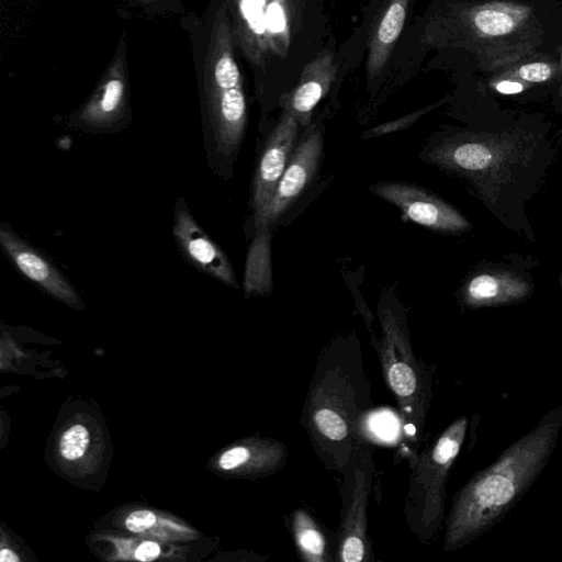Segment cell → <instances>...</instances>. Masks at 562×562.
<instances>
[{
  "instance_id": "1",
  "label": "cell",
  "mask_w": 562,
  "mask_h": 562,
  "mask_svg": "<svg viewBox=\"0 0 562 562\" xmlns=\"http://www.w3.org/2000/svg\"><path fill=\"white\" fill-rule=\"evenodd\" d=\"M380 322L382 338L378 351L382 372L398 403L403 439L407 449L415 452L422 441L428 405L426 374L400 318L384 310Z\"/></svg>"
},
{
  "instance_id": "2",
  "label": "cell",
  "mask_w": 562,
  "mask_h": 562,
  "mask_svg": "<svg viewBox=\"0 0 562 562\" xmlns=\"http://www.w3.org/2000/svg\"><path fill=\"white\" fill-rule=\"evenodd\" d=\"M465 426L463 418L453 423L413 465L404 512L409 529L424 543L440 524L446 477L459 453Z\"/></svg>"
},
{
  "instance_id": "3",
  "label": "cell",
  "mask_w": 562,
  "mask_h": 562,
  "mask_svg": "<svg viewBox=\"0 0 562 562\" xmlns=\"http://www.w3.org/2000/svg\"><path fill=\"white\" fill-rule=\"evenodd\" d=\"M323 151V135L310 130L297 142L272 195L254 216V227L269 229L301 196L314 179Z\"/></svg>"
},
{
  "instance_id": "4",
  "label": "cell",
  "mask_w": 562,
  "mask_h": 562,
  "mask_svg": "<svg viewBox=\"0 0 562 562\" xmlns=\"http://www.w3.org/2000/svg\"><path fill=\"white\" fill-rule=\"evenodd\" d=\"M370 190L381 199L396 205L416 224L436 232L468 231V220L452 205L419 187L395 181L378 182Z\"/></svg>"
},
{
  "instance_id": "5",
  "label": "cell",
  "mask_w": 562,
  "mask_h": 562,
  "mask_svg": "<svg viewBox=\"0 0 562 562\" xmlns=\"http://www.w3.org/2000/svg\"><path fill=\"white\" fill-rule=\"evenodd\" d=\"M495 137L464 135L443 142L428 153L434 164L451 171L480 175L503 169L515 158L513 145Z\"/></svg>"
},
{
  "instance_id": "6",
  "label": "cell",
  "mask_w": 562,
  "mask_h": 562,
  "mask_svg": "<svg viewBox=\"0 0 562 562\" xmlns=\"http://www.w3.org/2000/svg\"><path fill=\"white\" fill-rule=\"evenodd\" d=\"M172 235L180 251L195 268L228 286L238 288L226 254L199 226L182 198L175 204Z\"/></svg>"
},
{
  "instance_id": "7",
  "label": "cell",
  "mask_w": 562,
  "mask_h": 562,
  "mask_svg": "<svg viewBox=\"0 0 562 562\" xmlns=\"http://www.w3.org/2000/svg\"><path fill=\"white\" fill-rule=\"evenodd\" d=\"M297 142V120L288 113L270 133L257 164L250 199L252 215L272 195Z\"/></svg>"
},
{
  "instance_id": "8",
  "label": "cell",
  "mask_w": 562,
  "mask_h": 562,
  "mask_svg": "<svg viewBox=\"0 0 562 562\" xmlns=\"http://www.w3.org/2000/svg\"><path fill=\"white\" fill-rule=\"evenodd\" d=\"M0 245L14 266L42 290L68 304L80 303L75 286L65 276L40 250L4 224L0 227Z\"/></svg>"
},
{
  "instance_id": "9",
  "label": "cell",
  "mask_w": 562,
  "mask_h": 562,
  "mask_svg": "<svg viewBox=\"0 0 562 562\" xmlns=\"http://www.w3.org/2000/svg\"><path fill=\"white\" fill-rule=\"evenodd\" d=\"M350 502L341 525L337 559L344 562L370 560V543L367 535V504L370 476L366 469L357 468L353 473Z\"/></svg>"
},
{
  "instance_id": "10",
  "label": "cell",
  "mask_w": 562,
  "mask_h": 562,
  "mask_svg": "<svg viewBox=\"0 0 562 562\" xmlns=\"http://www.w3.org/2000/svg\"><path fill=\"white\" fill-rule=\"evenodd\" d=\"M529 283L510 271H482L473 276L463 288V300L471 306L510 303L527 296Z\"/></svg>"
},
{
  "instance_id": "11",
  "label": "cell",
  "mask_w": 562,
  "mask_h": 562,
  "mask_svg": "<svg viewBox=\"0 0 562 562\" xmlns=\"http://www.w3.org/2000/svg\"><path fill=\"white\" fill-rule=\"evenodd\" d=\"M529 8L507 2H492L475 9L472 23L484 37H498L513 33L529 15Z\"/></svg>"
},
{
  "instance_id": "12",
  "label": "cell",
  "mask_w": 562,
  "mask_h": 562,
  "mask_svg": "<svg viewBox=\"0 0 562 562\" xmlns=\"http://www.w3.org/2000/svg\"><path fill=\"white\" fill-rule=\"evenodd\" d=\"M271 288L270 234L269 229H258L247 255L244 290L247 295H267Z\"/></svg>"
},
{
  "instance_id": "13",
  "label": "cell",
  "mask_w": 562,
  "mask_h": 562,
  "mask_svg": "<svg viewBox=\"0 0 562 562\" xmlns=\"http://www.w3.org/2000/svg\"><path fill=\"white\" fill-rule=\"evenodd\" d=\"M293 538L304 561H326V540L318 525L304 510L297 509L292 516Z\"/></svg>"
},
{
  "instance_id": "14",
  "label": "cell",
  "mask_w": 562,
  "mask_h": 562,
  "mask_svg": "<svg viewBox=\"0 0 562 562\" xmlns=\"http://www.w3.org/2000/svg\"><path fill=\"white\" fill-rule=\"evenodd\" d=\"M312 429L323 439L334 442L346 440L349 436V424L346 415L339 407L327 400L321 402L312 412Z\"/></svg>"
},
{
  "instance_id": "15",
  "label": "cell",
  "mask_w": 562,
  "mask_h": 562,
  "mask_svg": "<svg viewBox=\"0 0 562 562\" xmlns=\"http://www.w3.org/2000/svg\"><path fill=\"white\" fill-rule=\"evenodd\" d=\"M88 443V429L80 424H76L68 428L61 436L59 450L65 459L76 460L85 454Z\"/></svg>"
},
{
  "instance_id": "16",
  "label": "cell",
  "mask_w": 562,
  "mask_h": 562,
  "mask_svg": "<svg viewBox=\"0 0 562 562\" xmlns=\"http://www.w3.org/2000/svg\"><path fill=\"white\" fill-rule=\"evenodd\" d=\"M405 20L403 4L395 1L386 11L378 31V37L383 44L394 42L400 35Z\"/></svg>"
},
{
  "instance_id": "17",
  "label": "cell",
  "mask_w": 562,
  "mask_h": 562,
  "mask_svg": "<svg viewBox=\"0 0 562 562\" xmlns=\"http://www.w3.org/2000/svg\"><path fill=\"white\" fill-rule=\"evenodd\" d=\"M323 87L319 82L311 80L299 87L295 91L291 105L293 112L300 116L310 113L316 103L321 100Z\"/></svg>"
},
{
  "instance_id": "18",
  "label": "cell",
  "mask_w": 562,
  "mask_h": 562,
  "mask_svg": "<svg viewBox=\"0 0 562 562\" xmlns=\"http://www.w3.org/2000/svg\"><path fill=\"white\" fill-rule=\"evenodd\" d=\"M554 74V68L546 61L527 63L508 72L512 79H521L528 82L548 81Z\"/></svg>"
},
{
  "instance_id": "19",
  "label": "cell",
  "mask_w": 562,
  "mask_h": 562,
  "mask_svg": "<svg viewBox=\"0 0 562 562\" xmlns=\"http://www.w3.org/2000/svg\"><path fill=\"white\" fill-rule=\"evenodd\" d=\"M215 81L221 90L237 87L239 83V71L235 61L224 56L218 59L215 66Z\"/></svg>"
},
{
  "instance_id": "20",
  "label": "cell",
  "mask_w": 562,
  "mask_h": 562,
  "mask_svg": "<svg viewBox=\"0 0 562 562\" xmlns=\"http://www.w3.org/2000/svg\"><path fill=\"white\" fill-rule=\"evenodd\" d=\"M123 89V83L119 79H112L105 85L103 95L99 103L100 113L98 115L105 117L114 113L121 102Z\"/></svg>"
},
{
  "instance_id": "21",
  "label": "cell",
  "mask_w": 562,
  "mask_h": 562,
  "mask_svg": "<svg viewBox=\"0 0 562 562\" xmlns=\"http://www.w3.org/2000/svg\"><path fill=\"white\" fill-rule=\"evenodd\" d=\"M371 428L379 437L386 439L392 438L398 434V430H402L401 422H396L392 415L390 416L386 413L376 414L374 420L372 418Z\"/></svg>"
},
{
  "instance_id": "22",
  "label": "cell",
  "mask_w": 562,
  "mask_h": 562,
  "mask_svg": "<svg viewBox=\"0 0 562 562\" xmlns=\"http://www.w3.org/2000/svg\"><path fill=\"white\" fill-rule=\"evenodd\" d=\"M156 522V516L147 509L135 510L128 515L125 521L126 528L132 532H143Z\"/></svg>"
},
{
  "instance_id": "23",
  "label": "cell",
  "mask_w": 562,
  "mask_h": 562,
  "mask_svg": "<svg viewBox=\"0 0 562 562\" xmlns=\"http://www.w3.org/2000/svg\"><path fill=\"white\" fill-rule=\"evenodd\" d=\"M241 9L251 27L261 32L265 23L262 0H243Z\"/></svg>"
},
{
  "instance_id": "24",
  "label": "cell",
  "mask_w": 562,
  "mask_h": 562,
  "mask_svg": "<svg viewBox=\"0 0 562 562\" xmlns=\"http://www.w3.org/2000/svg\"><path fill=\"white\" fill-rule=\"evenodd\" d=\"M160 554V547L154 541H144L135 550V558L142 562L153 561Z\"/></svg>"
},
{
  "instance_id": "25",
  "label": "cell",
  "mask_w": 562,
  "mask_h": 562,
  "mask_svg": "<svg viewBox=\"0 0 562 562\" xmlns=\"http://www.w3.org/2000/svg\"><path fill=\"white\" fill-rule=\"evenodd\" d=\"M267 23L270 30L277 32L282 31L284 26V19L281 8L273 3L269 7L267 13Z\"/></svg>"
},
{
  "instance_id": "26",
  "label": "cell",
  "mask_w": 562,
  "mask_h": 562,
  "mask_svg": "<svg viewBox=\"0 0 562 562\" xmlns=\"http://www.w3.org/2000/svg\"><path fill=\"white\" fill-rule=\"evenodd\" d=\"M493 86L496 91L504 94L519 93L526 88L522 82L509 79L498 80Z\"/></svg>"
},
{
  "instance_id": "27",
  "label": "cell",
  "mask_w": 562,
  "mask_h": 562,
  "mask_svg": "<svg viewBox=\"0 0 562 562\" xmlns=\"http://www.w3.org/2000/svg\"><path fill=\"white\" fill-rule=\"evenodd\" d=\"M19 560V557L9 549H2L0 551L1 562H18Z\"/></svg>"
},
{
  "instance_id": "28",
  "label": "cell",
  "mask_w": 562,
  "mask_h": 562,
  "mask_svg": "<svg viewBox=\"0 0 562 562\" xmlns=\"http://www.w3.org/2000/svg\"><path fill=\"white\" fill-rule=\"evenodd\" d=\"M560 71H562V53H561V63H560Z\"/></svg>"
},
{
  "instance_id": "29",
  "label": "cell",
  "mask_w": 562,
  "mask_h": 562,
  "mask_svg": "<svg viewBox=\"0 0 562 562\" xmlns=\"http://www.w3.org/2000/svg\"><path fill=\"white\" fill-rule=\"evenodd\" d=\"M560 95H561V98H562V86H561V90H560Z\"/></svg>"
},
{
  "instance_id": "30",
  "label": "cell",
  "mask_w": 562,
  "mask_h": 562,
  "mask_svg": "<svg viewBox=\"0 0 562 562\" xmlns=\"http://www.w3.org/2000/svg\"><path fill=\"white\" fill-rule=\"evenodd\" d=\"M561 284H562V274H561Z\"/></svg>"
}]
</instances>
